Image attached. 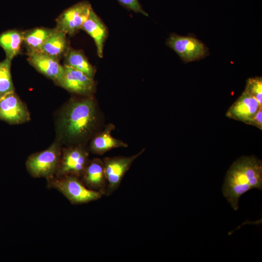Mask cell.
<instances>
[{
  "label": "cell",
  "mask_w": 262,
  "mask_h": 262,
  "mask_svg": "<svg viewBox=\"0 0 262 262\" xmlns=\"http://www.w3.org/2000/svg\"><path fill=\"white\" fill-rule=\"evenodd\" d=\"M52 30L41 27L24 31L23 44L27 48V51H40Z\"/></svg>",
  "instance_id": "19"
},
{
  "label": "cell",
  "mask_w": 262,
  "mask_h": 262,
  "mask_svg": "<svg viewBox=\"0 0 262 262\" xmlns=\"http://www.w3.org/2000/svg\"><path fill=\"white\" fill-rule=\"evenodd\" d=\"M64 57V65L79 70L94 79L96 68L82 50L69 48Z\"/></svg>",
  "instance_id": "17"
},
{
  "label": "cell",
  "mask_w": 262,
  "mask_h": 262,
  "mask_svg": "<svg viewBox=\"0 0 262 262\" xmlns=\"http://www.w3.org/2000/svg\"><path fill=\"white\" fill-rule=\"evenodd\" d=\"M166 44L185 63L199 60L209 55L208 48L205 44L190 34L181 36L175 33H171Z\"/></svg>",
  "instance_id": "5"
},
{
  "label": "cell",
  "mask_w": 262,
  "mask_h": 262,
  "mask_svg": "<svg viewBox=\"0 0 262 262\" xmlns=\"http://www.w3.org/2000/svg\"><path fill=\"white\" fill-rule=\"evenodd\" d=\"M47 180V187L61 193L72 205H80L98 200L103 195L87 188L80 178L73 175L54 176Z\"/></svg>",
  "instance_id": "2"
},
{
  "label": "cell",
  "mask_w": 262,
  "mask_h": 262,
  "mask_svg": "<svg viewBox=\"0 0 262 262\" xmlns=\"http://www.w3.org/2000/svg\"><path fill=\"white\" fill-rule=\"evenodd\" d=\"M248 125H252L262 130V108H260L252 118Z\"/></svg>",
  "instance_id": "23"
},
{
  "label": "cell",
  "mask_w": 262,
  "mask_h": 262,
  "mask_svg": "<svg viewBox=\"0 0 262 262\" xmlns=\"http://www.w3.org/2000/svg\"><path fill=\"white\" fill-rule=\"evenodd\" d=\"M30 120V114L26 105L15 91L0 98V120L10 124H20Z\"/></svg>",
  "instance_id": "9"
},
{
  "label": "cell",
  "mask_w": 262,
  "mask_h": 262,
  "mask_svg": "<svg viewBox=\"0 0 262 262\" xmlns=\"http://www.w3.org/2000/svg\"><path fill=\"white\" fill-rule=\"evenodd\" d=\"M12 60L6 57L0 62V98L8 93L15 91L11 73Z\"/></svg>",
  "instance_id": "20"
},
{
  "label": "cell",
  "mask_w": 262,
  "mask_h": 262,
  "mask_svg": "<svg viewBox=\"0 0 262 262\" xmlns=\"http://www.w3.org/2000/svg\"><path fill=\"white\" fill-rule=\"evenodd\" d=\"M261 108L262 105L245 90L229 108L226 116L248 124L253 116Z\"/></svg>",
  "instance_id": "12"
},
{
  "label": "cell",
  "mask_w": 262,
  "mask_h": 262,
  "mask_svg": "<svg viewBox=\"0 0 262 262\" xmlns=\"http://www.w3.org/2000/svg\"><path fill=\"white\" fill-rule=\"evenodd\" d=\"M145 149L129 157H106L103 160L107 188L105 196L112 195L118 189L122 180L132 163L140 156Z\"/></svg>",
  "instance_id": "7"
},
{
  "label": "cell",
  "mask_w": 262,
  "mask_h": 262,
  "mask_svg": "<svg viewBox=\"0 0 262 262\" xmlns=\"http://www.w3.org/2000/svg\"><path fill=\"white\" fill-rule=\"evenodd\" d=\"M97 114L91 96L71 99L61 110L56 123L58 139L61 144L85 139L96 125Z\"/></svg>",
  "instance_id": "1"
},
{
  "label": "cell",
  "mask_w": 262,
  "mask_h": 262,
  "mask_svg": "<svg viewBox=\"0 0 262 262\" xmlns=\"http://www.w3.org/2000/svg\"><path fill=\"white\" fill-rule=\"evenodd\" d=\"M89 156L88 151L81 145L62 148L55 176L73 175L80 178L90 160Z\"/></svg>",
  "instance_id": "6"
},
{
  "label": "cell",
  "mask_w": 262,
  "mask_h": 262,
  "mask_svg": "<svg viewBox=\"0 0 262 262\" xmlns=\"http://www.w3.org/2000/svg\"><path fill=\"white\" fill-rule=\"evenodd\" d=\"M245 90L253 96L262 105V79L261 77L247 80Z\"/></svg>",
  "instance_id": "21"
},
{
  "label": "cell",
  "mask_w": 262,
  "mask_h": 262,
  "mask_svg": "<svg viewBox=\"0 0 262 262\" xmlns=\"http://www.w3.org/2000/svg\"><path fill=\"white\" fill-rule=\"evenodd\" d=\"M63 66V74L56 84L71 93L91 96L95 88L94 79L73 68L64 65Z\"/></svg>",
  "instance_id": "10"
},
{
  "label": "cell",
  "mask_w": 262,
  "mask_h": 262,
  "mask_svg": "<svg viewBox=\"0 0 262 262\" xmlns=\"http://www.w3.org/2000/svg\"><path fill=\"white\" fill-rule=\"evenodd\" d=\"M251 179L241 157L231 164L228 170L222 187L224 196L232 208L238 209L239 198L252 189Z\"/></svg>",
  "instance_id": "3"
},
{
  "label": "cell",
  "mask_w": 262,
  "mask_h": 262,
  "mask_svg": "<svg viewBox=\"0 0 262 262\" xmlns=\"http://www.w3.org/2000/svg\"><path fill=\"white\" fill-rule=\"evenodd\" d=\"M66 35L64 32L55 27L40 51L59 60L64 56L70 48Z\"/></svg>",
  "instance_id": "16"
},
{
  "label": "cell",
  "mask_w": 262,
  "mask_h": 262,
  "mask_svg": "<svg viewBox=\"0 0 262 262\" xmlns=\"http://www.w3.org/2000/svg\"><path fill=\"white\" fill-rule=\"evenodd\" d=\"M24 32L16 29L8 30L0 33V47L4 50L6 57L13 59L21 50Z\"/></svg>",
  "instance_id": "18"
},
{
  "label": "cell",
  "mask_w": 262,
  "mask_h": 262,
  "mask_svg": "<svg viewBox=\"0 0 262 262\" xmlns=\"http://www.w3.org/2000/svg\"><path fill=\"white\" fill-rule=\"evenodd\" d=\"M120 4L127 9L148 16L142 7L138 0H117Z\"/></svg>",
  "instance_id": "22"
},
{
  "label": "cell",
  "mask_w": 262,
  "mask_h": 262,
  "mask_svg": "<svg viewBox=\"0 0 262 262\" xmlns=\"http://www.w3.org/2000/svg\"><path fill=\"white\" fill-rule=\"evenodd\" d=\"M92 8L88 1L79 2L65 10L56 18V28L66 34H76L87 19Z\"/></svg>",
  "instance_id": "8"
},
{
  "label": "cell",
  "mask_w": 262,
  "mask_h": 262,
  "mask_svg": "<svg viewBox=\"0 0 262 262\" xmlns=\"http://www.w3.org/2000/svg\"><path fill=\"white\" fill-rule=\"evenodd\" d=\"M81 29L86 32L93 39L99 58L103 55L105 42L108 35L107 28L93 8L89 16L83 24Z\"/></svg>",
  "instance_id": "14"
},
{
  "label": "cell",
  "mask_w": 262,
  "mask_h": 262,
  "mask_svg": "<svg viewBox=\"0 0 262 262\" xmlns=\"http://www.w3.org/2000/svg\"><path fill=\"white\" fill-rule=\"evenodd\" d=\"M80 178L87 188L105 196L107 181L103 160L98 158L90 160Z\"/></svg>",
  "instance_id": "13"
},
{
  "label": "cell",
  "mask_w": 262,
  "mask_h": 262,
  "mask_svg": "<svg viewBox=\"0 0 262 262\" xmlns=\"http://www.w3.org/2000/svg\"><path fill=\"white\" fill-rule=\"evenodd\" d=\"M27 60L29 64L43 75L57 83L62 76L64 66L59 60L41 51H27Z\"/></svg>",
  "instance_id": "11"
},
{
  "label": "cell",
  "mask_w": 262,
  "mask_h": 262,
  "mask_svg": "<svg viewBox=\"0 0 262 262\" xmlns=\"http://www.w3.org/2000/svg\"><path fill=\"white\" fill-rule=\"evenodd\" d=\"M62 148L61 144L57 140L46 149L30 155L25 163L27 171L30 176L46 180L55 176L59 164Z\"/></svg>",
  "instance_id": "4"
},
{
  "label": "cell",
  "mask_w": 262,
  "mask_h": 262,
  "mask_svg": "<svg viewBox=\"0 0 262 262\" xmlns=\"http://www.w3.org/2000/svg\"><path fill=\"white\" fill-rule=\"evenodd\" d=\"M114 128L113 125L109 124L103 131L93 138L90 146V150L93 153L102 155L115 148L128 147L125 143L112 136L111 132Z\"/></svg>",
  "instance_id": "15"
}]
</instances>
